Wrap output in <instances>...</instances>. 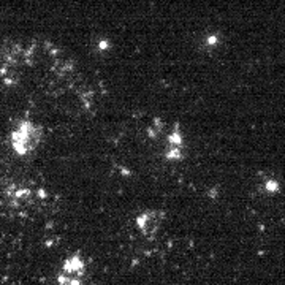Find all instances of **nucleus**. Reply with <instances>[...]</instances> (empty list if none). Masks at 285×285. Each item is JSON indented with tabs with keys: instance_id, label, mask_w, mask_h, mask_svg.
I'll use <instances>...</instances> for the list:
<instances>
[{
	"instance_id": "7ed1b4c3",
	"label": "nucleus",
	"mask_w": 285,
	"mask_h": 285,
	"mask_svg": "<svg viewBox=\"0 0 285 285\" xmlns=\"http://www.w3.org/2000/svg\"><path fill=\"white\" fill-rule=\"evenodd\" d=\"M185 154V141L179 128H173L163 135V155L168 162H179Z\"/></svg>"
},
{
	"instance_id": "f257e3e1",
	"label": "nucleus",
	"mask_w": 285,
	"mask_h": 285,
	"mask_svg": "<svg viewBox=\"0 0 285 285\" xmlns=\"http://www.w3.org/2000/svg\"><path fill=\"white\" fill-rule=\"evenodd\" d=\"M41 139V130L33 125L30 121H24L18 128L13 130L11 133V141H13V149L19 154H29L30 151L37 149L38 142Z\"/></svg>"
},
{
	"instance_id": "20e7f679",
	"label": "nucleus",
	"mask_w": 285,
	"mask_h": 285,
	"mask_svg": "<svg viewBox=\"0 0 285 285\" xmlns=\"http://www.w3.org/2000/svg\"><path fill=\"white\" fill-rule=\"evenodd\" d=\"M165 223V214L157 209H148L136 217V225L146 236H155Z\"/></svg>"
},
{
	"instance_id": "f03ea898",
	"label": "nucleus",
	"mask_w": 285,
	"mask_h": 285,
	"mask_svg": "<svg viewBox=\"0 0 285 285\" xmlns=\"http://www.w3.org/2000/svg\"><path fill=\"white\" fill-rule=\"evenodd\" d=\"M86 274V263L79 255L65 260L62 272L57 276V285H82Z\"/></svg>"
}]
</instances>
